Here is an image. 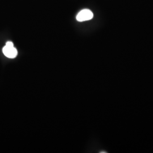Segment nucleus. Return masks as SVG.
Wrapping results in <instances>:
<instances>
[{
	"instance_id": "nucleus-1",
	"label": "nucleus",
	"mask_w": 153,
	"mask_h": 153,
	"mask_svg": "<svg viewBox=\"0 0 153 153\" xmlns=\"http://www.w3.org/2000/svg\"><path fill=\"white\" fill-rule=\"evenodd\" d=\"M94 16L93 12L88 9H83L76 16V20L78 22H83L91 19Z\"/></svg>"
},
{
	"instance_id": "nucleus-2",
	"label": "nucleus",
	"mask_w": 153,
	"mask_h": 153,
	"mask_svg": "<svg viewBox=\"0 0 153 153\" xmlns=\"http://www.w3.org/2000/svg\"><path fill=\"white\" fill-rule=\"evenodd\" d=\"M3 53L5 56L10 59H14L16 57L18 54V51L16 48L13 46L6 45L3 48Z\"/></svg>"
},
{
	"instance_id": "nucleus-3",
	"label": "nucleus",
	"mask_w": 153,
	"mask_h": 153,
	"mask_svg": "<svg viewBox=\"0 0 153 153\" xmlns=\"http://www.w3.org/2000/svg\"><path fill=\"white\" fill-rule=\"evenodd\" d=\"M6 45H9V46H13L14 44L11 42H7L6 43Z\"/></svg>"
}]
</instances>
